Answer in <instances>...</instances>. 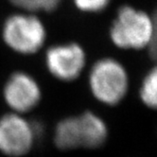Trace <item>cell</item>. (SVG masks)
<instances>
[{
    "label": "cell",
    "instance_id": "3",
    "mask_svg": "<svg viewBox=\"0 0 157 157\" xmlns=\"http://www.w3.org/2000/svg\"><path fill=\"white\" fill-rule=\"evenodd\" d=\"M111 40L122 49L149 48L155 56V23L150 16L130 7L122 8L110 31Z\"/></svg>",
    "mask_w": 157,
    "mask_h": 157
},
{
    "label": "cell",
    "instance_id": "4",
    "mask_svg": "<svg viewBox=\"0 0 157 157\" xmlns=\"http://www.w3.org/2000/svg\"><path fill=\"white\" fill-rule=\"evenodd\" d=\"M39 136L36 125L24 115L10 112L0 117V152L8 157H23L33 149Z\"/></svg>",
    "mask_w": 157,
    "mask_h": 157
},
{
    "label": "cell",
    "instance_id": "1",
    "mask_svg": "<svg viewBox=\"0 0 157 157\" xmlns=\"http://www.w3.org/2000/svg\"><path fill=\"white\" fill-rule=\"evenodd\" d=\"M108 137L109 129L105 120L90 110L62 118L53 132L56 148L65 151L98 149L104 146Z\"/></svg>",
    "mask_w": 157,
    "mask_h": 157
},
{
    "label": "cell",
    "instance_id": "2",
    "mask_svg": "<svg viewBox=\"0 0 157 157\" xmlns=\"http://www.w3.org/2000/svg\"><path fill=\"white\" fill-rule=\"evenodd\" d=\"M88 86L93 98L105 106L120 104L130 89L126 67L114 58H102L94 63L88 74Z\"/></svg>",
    "mask_w": 157,
    "mask_h": 157
},
{
    "label": "cell",
    "instance_id": "8",
    "mask_svg": "<svg viewBox=\"0 0 157 157\" xmlns=\"http://www.w3.org/2000/svg\"><path fill=\"white\" fill-rule=\"evenodd\" d=\"M139 98L142 103L150 109L157 105V70L152 67L143 78L139 87Z\"/></svg>",
    "mask_w": 157,
    "mask_h": 157
},
{
    "label": "cell",
    "instance_id": "5",
    "mask_svg": "<svg viewBox=\"0 0 157 157\" xmlns=\"http://www.w3.org/2000/svg\"><path fill=\"white\" fill-rule=\"evenodd\" d=\"M3 40L7 46L21 55L37 53L46 41V29L35 16L13 15L3 28Z\"/></svg>",
    "mask_w": 157,
    "mask_h": 157
},
{
    "label": "cell",
    "instance_id": "6",
    "mask_svg": "<svg viewBox=\"0 0 157 157\" xmlns=\"http://www.w3.org/2000/svg\"><path fill=\"white\" fill-rule=\"evenodd\" d=\"M2 97L10 112L27 115L41 102L43 93L38 81L26 71H14L6 80Z\"/></svg>",
    "mask_w": 157,
    "mask_h": 157
},
{
    "label": "cell",
    "instance_id": "7",
    "mask_svg": "<svg viewBox=\"0 0 157 157\" xmlns=\"http://www.w3.org/2000/svg\"><path fill=\"white\" fill-rule=\"evenodd\" d=\"M44 64L48 73L63 82H72L81 77L86 66V54L80 44H57L47 50Z\"/></svg>",
    "mask_w": 157,
    "mask_h": 157
},
{
    "label": "cell",
    "instance_id": "10",
    "mask_svg": "<svg viewBox=\"0 0 157 157\" xmlns=\"http://www.w3.org/2000/svg\"><path fill=\"white\" fill-rule=\"evenodd\" d=\"M110 0H75L78 9L85 12H98L106 7Z\"/></svg>",
    "mask_w": 157,
    "mask_h": 157
},
{
    "label": "cell",
    "instance_id": "9",
    "mask_svg": "<svg viewBox=\"0 0 157 157\" xmlns=\"http://www.w3.org/2000/svg\"><path fill=\"white\" fill-rule=\"evenodd\" d=\"M13 4L27 10H46L51 12L57 8L61 0H10Z\"/></svg>",
    "mask_w": 157,
    "mask_h": 157
}]
</instances>
